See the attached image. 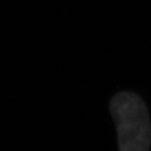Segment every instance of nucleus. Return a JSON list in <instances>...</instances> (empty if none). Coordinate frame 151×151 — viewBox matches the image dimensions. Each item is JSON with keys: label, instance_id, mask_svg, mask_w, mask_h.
<instances>
[{"label": "nucleus", "instance_id": "nucleus-1", "mask_svg": "<svg viewBox=\"0 0 151 151\" xmlns=\"http://www.w3.org/2000/svg\"><path fill=\"white\" fill-rule=\"evenodd\" d=\"M109 110L116 125L119 151H149L151 124L144 101L132 92L115 95Z\"/></svg>", "mask_w": 151, "mask_h": 151}]
</instances>
